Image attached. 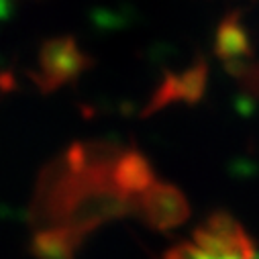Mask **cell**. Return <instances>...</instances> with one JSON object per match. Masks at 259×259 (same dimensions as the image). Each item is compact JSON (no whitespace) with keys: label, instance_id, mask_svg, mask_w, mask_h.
I'll return each mask as SVG.
<instances>
[{"label":"cell","instance_id":"obj_5","mask_svg":"<svg viewBox=\"0 0 259 259\" xmlns=\"http://www.w3.org/2000/svg\"><path fill=\"white\" fill-rule=\"evenodd\" d=\"M116 174L124 184H128L131 188H141V186H147L151 182V169H149L147 161L143 159V155L137 153V151L122 155V159L118 161Z\"/></svg>","mask_w":259,"mask_h":259},{"label":"cell","instance_id":"obj_8","mask_svg":"<svg viewBox=\"0 0 259 259\" xmlns=\"http://www.w3.org/2000/svg\"><path fill=\"white\" fill-rule=\"evenodd\" d=\"M11 13V5H9V0H0V19L7 17Z\"/></svg>","mask_w":259,"mask_h":259},{"label":"cell","instance_id":"obj_3","mask_svg":"<svg viewBox=\"0 0 259 259\" xmlns=\"http://www.w3.org/2000/svg\"><path fill=\"white\" fill-rule=\"evenodd\" d=\"M241 11L229 13L214 35V55L223 59L225 63L231 61H245L253 57V45L249 39V33L243 25Z\"/></svg>","mask_w":259,"mask_h":259},{"label":"cell","instance_id":"obj_2","mask_svg":"<svg viewBox=\"0 0 259 259\" xmlns=\"http://www.w3.org/2000/svg\"><path fill=\"white\" fill-rule=\"evenodd\" d=\"M39 70L33 72V80L43 94H49L66 84L76 82L86 70L92 68L94 59L88 57L74 37L63 35L47 39L39 49Z\"/></svg>","mask_w":259,"mask_h":259},{"label":"cell","instance_id":"obj_7","mask_svg":"<svg viewBox=\"0 0 259 259\" xmlns=\"http://www.w3.org/2000/svg\"><path fill=\"white\" fill-rule=\"evenodd\" d=\"M225 70L241 82L247 94L259 98V63L245 59V61H231L225 63Z\"/></svg>","mask_w":259,"mask_h":259},{"label":"cell","instance_id":"obj_1","mask_svg":"<svg viewBox=\"0 0 259 259\" xmlns=\"http://www.w3.org/2000/svg\"><path fill=\"white\" fill-rule=\"evenodd\" d=\"M165 259H259V247L229 214H212Z\"/></svg>","mask_w":259,"mask_h":259},{"label":"cell","instance_id":"obj_4","mask_svg":"<svg viewBox=\"0 0 259 259\" xmlns=\"http://www.w3.org/2000/svg\"><path fill=\"white\" fill-rule=\"evenodd\" d=\"M178 80H180L182 102L186 104L200 102L206 92V84H208V63L202 57H198L196 63H192L186 72L178 76Z\"/></svg>","mask_w":259,"mask_h":259},{"label":"cell","instance_id":"obj_6","mask_svg":"<svg viewBox=\"0 0 259 259\" xmlns=\"http://www.w3.org/2000/svg\"><path fill=\"white\" fill-rule=\"evenodd\" d=\"M174 102H182V94H180V80H178V74L174 72H167L161 80V84L157 86V90L153 92L147 108L143 110V116H149L161 108H165L167 104H174Z\"/></svg>","mask_w":259,"mask_h":259}]
</instances>
